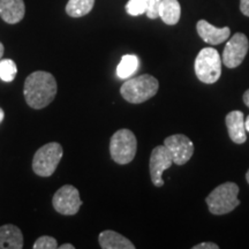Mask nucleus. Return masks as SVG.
<instances>
[{
    "instance_id": "obj_1",
    "label": "nucleus",
    "mask_w": 249,
    "mask_h": 249,
    "mask_svg": "<svg viewBox=\"0 0 249 249\" xmlns=\"http://www.w3.org/2000/svg\"><path fill=\"white\" fill-rule=\"evenodd\" d=\"M57 89V81L51 73L37 71L31 73L24 81V98L30 107L40 110L53 101Z\"/></svg>"
},
{
    "instance_id": "obj_2",
    "label": "nucleus",
    "mask_w": 249,
    "mask_h": 249,
    "mask_svg": "<svg viewBox=\"0 0 249 249\" xmlns=\"http://www.w3.org/2000/svg\"><path fill=\"white\" fill-rule=\"evenodd\" d=\"M160 83L156 77L149 74H143L134 79L127 80L121 86L120 93L124 101L132 104H141L154 97L157 93Z\"/></svg>"
},
{
    "instance_id": "obj_3",
    "label": "nucleus",
    "mask_w": 249,
    "mask_h": 249,
    "mask_svg": "<svg viewBox=\"0 0 249 249\" xmlns=\"http://www.w3.org/2000/svg\"><path fill=\"white\" fill-rule=\"evenodd\" d=\"M239 187L234 182H225L219 185L205 198L209 211L216 216L232 213L240 201L238 198Z\"/></svg>"
},
{
    "instance_id": "obj_4",
    "label": "nucleus",
    "mask_w": 249,
    "mask_h": 249,
    "mask_svg": "<svg viewBox=\"0 0 249 249\" xmlns=\"http://www.w3.org/2000/svg\"><path fill=\"white\" fill-rule=\"evenodd\" d=\"M195 74L205 85H213L222 75V58L216 49L204 48L198 52L195 60Z\"/></svg>"
},
{
    "instance_id": "obj_5",
    "label": "nucleus",
    "mask_w": 249,
    "mask_h": 249,
    "mask_svg": "<svg viewBox=\"0 0 249 249\" xmlns=\"http://www.w3.org/2000/svg\"><path fill=\"white\" fill-rule=\"evenodd\" d=\"M138 150V141L132 130L119 129L112 135L110 154L117 164L126 165L134 160Z\"/></svg>"
},
{
    "instance_id": "obj_6",
    "label": "nucleus",
    "mask_w": 249,
    "mask_h": 249,
    "mask_svg": "<svg viewBox=\"0 0 249 249\" xmlns=\"http://www.w3.org/2000/svg\"><path fill=\"white\" fill-rule=\"evenodd\" d=\"M64 150L57 142H51L40 147L34 155L33 170L37 176L48 178L57 170L60 163Z\"/></svg>"
},
{
    "instance_id": "obj_7",
    "label": "nucleus",
    "mask_w": 249,
    "mask_h": 249,
    "mask_svg": "<svg viewBox=\"0 0 249 249\" xmlns=\"http://www.w3.org/2000/svg\"><path fill=\"white\" fill-rule=\"evenodd\" d=\"M54 210L65 216H73L79 213L82 201L80 193L74 186L65 185L60 187L52 198Z\"/></svg>"
},
{
    "instance_id": "obj_8",
    "label": "nucleus",
    "mask_w": 249,
    "mask_h": 249,
    "mask_svg": "<svg viewBox=\"0 0 249 249\" xmlns=\"http://www.w3.org/2000/svg\"><path fill=\"white\" fill-rule=\"evenodd\" d=\"M249 50V40L242 33H236L226 43L223 52V64L227 68H236L242 64Z\"/></svg>"
},
{
    "instance_id": "obj_9",
    "label": "nucleus",
    "mask_w": 249,
    "mask_h": 249,
    "mask_svg": "<svg viewBox=\"0 0 249 249\" xmlns=\"http://www.w3.org/2000/svg\"><path fill=\"white\" fill-rule=\"evenodd\" d=\"M164 145L169 149L173 163L177 165L186 164L194 154V143L182 134H174L166 138Z\"/></svg>"
},
{
    "instance_id": "obj_10",
    "label": "nucleus",
    "mask_w": 249,
    "mask_h": 249,
    "mask_svg": "<svg viewBox=\"0 0 249 249\" xmlns=\"http://www.w3.org/2000/svg\"><path fill=\"white\" fill-rule=\"evenodd\" d=\"M173 164V158L171 156L169 149L165 145H157L151 152L150 156V177L151 181L156 187L164 185V180L161 179V174L165 170L170 169Z\"/></svg>"
},
{
    "instance_id": "obj_11",
    "label": "nucleus",
    "mask_w": 249,
    "mask_h": 249,
    "mask_svg": "<svg viewBox=\"0 0 249 249\" xmlns=\"http://www.w3.org/2000/svg\"><path fill=\"white\" fill-rule=\"evenodd\" d=\"M196 29H197L198 36L205 43L211 45H218L220 43L225 42L231 35V30H230L229 27L216 28L205 20L198 21L197 24H196Z\"/></svg>"
},
{
    "instance_id": "obj_12",
    "label": "nucleus",
    "mask_w": 249,
    "mask_h": 249,
    "mask_svg": "<svg viewBox=\"0 0 249 249\" xmlns=\"http://www.w3.org/2000/svg\"><path fill=\"white\" fill-rule=\"evenodd\" d=\"M225 123L230 139L236 144H242L247 140L245 127V116L241 111H232L227 114Z\"/></svg>"
},
{
    "instance_id": "obj_13",
    "label": "nucleus",
    "mask_w": 249,
    "mask_h": 249,
    "mask_svg": "<svg viewBox=\"0 0 249 249\" xmlns=\"http://www.w3.org/2000/svg\"><path fill=\"white\" fill-rule=\"evenodd\" d=\"M26 14L23 0H0V18L8 24L22 21Z\"/></svg>"
},
{
    "instance_id": "obj_14",
    "label": "nucleus",
    "mask_w": 249,
    "mask_h": 249,
    "mask_svg": "<svg viewBox=\"0 0 249 249\" xmlns=\"http://www.w3.org/2000/svg\"><path fill=\"white\" fill-rule=\"evenodd\" d=\"M23 248V234L18 226L12 224L0 226V249Z\"/></svg>"
},
{
    "instance_id": "obj_15",
    "label": "nucleus",
    "mask_w": 249,
    "mask_h": 249,
    "mask_svg": "<svg viewBox=\"0 0 249 249\" xmlns=\"http://www.w3.org/2000/svg\"><path fill=\"white\" fill-rule=\"evenodd\" d=\"M99 246L103 249H134L135 246L133 245L132 241L124 238V235L119 234L118 232L107 231L102 232L98 236Z\"/></svg>"
},
{
    "instance_id": "obj_16",
    "label": "nucleus",
    "mask_w": 249,
    "mask_h": 249,
    "mask_svg": "<svg viewBox=\"0 0 249 249\" xmlns=\"http://www.w3.org/2000/svg\"><path fill=\"white\" fill-rule=\"evenodd\" d=\"M158 15L164 23L174 26L179 22L181 15V6L178 0H161Z\"/></svg>"
},
{
    "instance_id": "obj_17",
    "label": "nucleus",
    "mask_w": 249,
    "mask_h": 249,
    "mask_svg": "<svg viewBox=\"0 0 249 249\" xmlns=\"http://www.w3.org/2000/svg\"><path fill=\"white\" fill-rule=\"evenodd\" d=\"M140 60L135 54H124L117 67V75L119 79H128L138 71Z\"/></svg>"
},
{
    "instance_id": "obj_18",
    "label": "nucleus",
    "mask_w": 249,
    "mask_h": 249,
    "mask_svg": "<svg viewBox=\"0 0 249 249\" xmlns=\"http://www.w3.org/2000/svg\"><path fill=\"white\" fill-rule=\"evenodd\" d=\"M95 5V0H70L66 5V13L71 18H82L89 14Z\"/></svg>"
},
{
    "instance_id": "obj_19",
    "label": "nucleus",
    "mask_w": 249,
    "mask_h": 249,
    "mask_svg": "<svg viewBox=\"0 0 249 249\" xmlns=\"http://www.w3.org/2000/svg\"><path fill=\"white\" fill-rule=\"evenodd\" d=\"M18 74V67L12 59H0V79L5 82H12Z\"/></svg>"
},
{
    "instance_id": "obj_20",
    "label": "nucleus",
    "mask_w": 249,
    "mask_h": 249,
    "mask_svg": "<svg viewBox=\"0 0 249 249\" xmlns=\"http://www.w3.org/2000/svg\"><path fill=\"white\" fill-rule=\"evenodd\" d=\"M148 9V0H129L126 4L127 13L132 17L145 14Z\"/></svg>"
},
{
    "instance_id": "obj_21",
    "label": "nucleus",
    "mask_w": 249,
    "mask_h": 249,
    "mask_svg": "<svg viewBox=\"0 0 249 249\" xmlns=\"http://www.w3.org/2000/svg\"><path fill=\"white\" fill-rule=\"evenodd\" d=\"M58 242L54 238L48 235H43L37 239L34 244V249H57Z\"/></svg>"
},
{
    "instance_id": "obj_22",
    "label": "nucleus",
    "mask_w": 249,
    "mask_h": 249,
    "mask_svg": "<svg viewBox=\"0 0 249 249\" xmlns=\"http://www.w3.org/2000/svg\"><path fill=\"white\" fill-rule=\"evenodd\" d=\"M161 0H148V9H147V17L151 20H155L160 15H158V9H160Z\"/></svg>"
},
{
    "instance_id": "obj_23",
    "label": "nucleus",
    "mask_w": 249,
    "mask_h": 249,
    "mask_svg": "<svg viewBox=\"0 0 249 249\" xmlns=\"http://www.w3.org/2000/svg\"><path fill=\"white\" fill-rule=\"evenodd\" d=\"M219 246L213 244V242H202V244H198L193 247V249H218Z\"/></svg>"
},
{
    "instance_id": "obj_24",
    "label": "nucleus",
    "mask_w": 249,
    "mask_h": 249,
    "mask_svg": "<svg viewBox=\"0 0 249 249\" xmlns=\"http://www.w3.org/2000/svg\"><path fill=\"white\" fill-rule=\"evenodd\" d=\"M240 11L246 17H249V0H240Z\"/></svg>"
},
{
    "instance_id": "obj_25",
    "label": "nucleus",
    "mask_w": 249,
    "mask_h": 249,
    "mask_svg": "<svg viewBox=\"0 0 249 249\" xmlns=\"http://www.w3.org/2000/svg\"><path fill=\"white\" fill-rule=\"evenodd\" d=\"M244 103L249 107V89L244 93Z\"/></svg>"
},
{
    "instance_id": "obj_26",
    "label": "nucleus",
    "mask_w": 249,
    "mask_h": 249,
    "mask_svg": "<svg viewBox=\"0 0 249 249\" xmlns=\"http://www.w3.org/2000/svg\"><path fill=\"white\" fill-rule=\"evenodd\" d=\"M59 249H74V247L71 244H65V245H61V246H58Z\"/></svg>"
},
{
    "instance_id": "obj_27",
    "label": "nucleus",
    "mask_w": 249,
    "mask_h": 249,
    "mask_svg": "<svg viewBox=\"0 0 249 249\" xmlns=\"http://www.w3.org/2000/svg\"><path fill=\"white\" fill-rule=\"evenodd\" d=\"M245 127H246V132L249 133V116L245 119Z\"/></svg>"
},
{
    "instance_id": "obj_28",
    "label": "nucleus",
    "mask_w": 249,
    "mask_h": 249,
    "mask_svg": "<svg viewBox=\"0 0 249 249\" xmlns=\"http://www.w3.org/2000/svg\"><path fill=\"white\" fill-rule=\"evenodd\" d=\"M4 52H5L4 45H2V43H0V59L4 57Z\"/></svg>"
},
{
    "instance_id": "obj_29",
    "label": "nucleus",
    "mask_w": 249,
    "mask_h": 249,
    "mask_svg": "<svg viewBox=\"0 0 249 249\" xmlns=\"http://www.w3.org/2000/svg\"><path fill=\"white\" fill-rule=\"evenodd\" d=\"M4 118H5V112H4V110H2L1 107H0V124L2 123Z\"/></svg>"
},
{
    "instance_id": "obj_30",
    "label": "nucleus",
    "mask_w": 249,
    "mask_h": 249,
    "mask_svg": "<svg viewBox=\"0 0 249 249\" xmlns=\"http://www.w3.org/2000/svg\"><path fill=\"white\" fill-rule=\"evenodd\" d=\"M246 180H247V182L249 183V170L247 171V173H246Z\"/></svg>"
}]
</instances>
